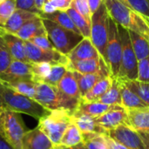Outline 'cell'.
I'll list each match as a JSON object with an SVG mask.
<instances>
[{
	"label": "cell",
	"mask_w": 149,
	"mask_h": 149,
	"mask_svg": "<svg viewBox=\"0 0 149 149\" xmlns=\"http://www.w3.org/2000/svg\"><path fill=\"white\" fill-rule=\"evenodd\" d=\"M109 17L120 26L137 32L149 41V21L118 0H103Z\"/></svg>",
	"instance_id": "obj_1"
},
{
	"label": "cell",
	"mask_w": 149,
	"mask_h": 149,
	"mask_svg": "<svg viewBox=\"0 0 149 149\" xmlns=\"http://www.w3.org/2000/svg\"><path fill=\"white\" fill-rule=\"evenodd\" d=\"M0 104L10 110L31 116L38 120L46 116L51 111L33 99L22 95L0 83Z\"/></svg>",
	"instance_id": "obj_2"
},
{
	"label": "cell",
	"mask_w": 149,
	"mask_h": 149,
	"mask_svg": "<svg viewBox=\"0 0 149 149\" xmlns=\"http://www.w3.org/2000/svg\"><path fill=\"white\" fill-rule=\"evenodd\" d=\"M34 100L49 111L64 110L71 114L76 111L80 101L64 94L57 86L45 82H37V92Z\"/></svg>",
	"instance_id": "obj_3"
},
{
	"label": "cell",
	"mask_w": 149,
	"mask_h": 149,
	"mask_svg": "<svg viewBox=\"0 0 149 149\" xmlns=\"http://www.w3.org/2000/svg\"><path fill=\"white\" fill-rule=\"evenodd\" d=\"M27 132L19 113L4 107L0 108V134L14 149H21L23 138Z\"/></svg>",
	"instance_id": "obj_4"
},
{
	"label": "cell",
	"mask_w": 149,
	"mask_h": 149,
	"mask_svg": "<svg viewBox=\"0 0 149 149\" xmlns=\"http://www.w3.org/2000/svg\"><path fill=\"white\" fill-rule=\"evenodd\" d=\"M42 19L52 44L58 52L65 56H67L84 38L79 33L62 27L51 20Z\"/></svg>",
	"instance_id": "obj_5"
},
{
	"label": "cell",
	"mask_w": 149,
	"mask_h": 149,
	"mask_svg": "<svg viewBox=\"0 0 149 149\" xmlns=\"http://www.w3.org/2000/svg\"><path fill=\"white\" fill-rule=\"evenodd\" d=\"M71 123L72 114L64 110H53L38 120V127L51 140L54 146H58Z\"/></svg>",
	"instance_id": "obj_6"
},
{
	"label": "cell",
	"mask_w": 149,
	"mask_h": 149,
	"mask_svg": "<svg viewBox=\"0 0 149 149\" xmlns=\"http://www.w3.org/2000/svg\"><path fill=\"white\" fill-rule=\"evenodd\" d=\"M109 14L104 3L99 9L92 15L91 19V37L90 39L100 57L107 64V45L108 39V26H109Z\"/></svg>",
	"instance_id": "obj_7"
},
{
	"label": "cell",
	"mask_w": 149,
	"mask_h": 149,
	"mask_svg": "<svg viewBox=\"0 0 149 149\" xmlns=\"http://www.w3.org/2000/svg\"><path fill=\"white\" fill-rule=\"evenodd\" d=\"M121 46L122 58L118 79L121 80H137L138 79V59L134 51L128 31L118 25Z\"/></svg>",
	"instance_id": "obj_8"
},
{
	"label": "cell",
	"mask_w": 149,
	"mask_h": 149,
	"mask_svg": "<svg viewBox=\"0 0 149 149\" xmlns=\"http://www.w3.org/2000/svg\"><path fill=\"white\" fill-rule=\"evenodd\" d=\"M106 54H107V65L110 69L111 75L113 78H117L121 65L122 46H121L118 24L111 17L109 19L108 39H107Z\"/></svg>",
	"instance_id": "obj_9"
},
{
	"label": "cell",
	"mask_w": 149,
	"mask_h": 149,
	"mask_svg": "<svg viewBox=\"0 0 149 149\" xmlns=\"http://www.w3.org/2000/svg\"><path fill=\"white\" fill-rule=\"evenodd\" d=\"M25 54L29 63L47 62L52 65L59 64L67 67L69 59L67 56L60 53L57 50H45L33 45L30 41H25Z\"/></svg>",
	"instance_id": "obj_10"
},
{
	"label": "cell",
	"mask_w": 149,
	"mask_h": 149,
	"mask_svg": "<svg viewBox=\"0 0 149 149\" xmlns=\"http://www.w3.org/2000/svg\"><path fill=\"white\" fill-rule=\"evenodd\" d=\"M107 135L127 149H147L139 132L130 126H119L109 130Z\"/></svg>",
	"instance_id": "obj_11"
},
{
	"label": "cell",
	"mask_w": 149,
	"mask_h": 149,
	"mask_svg": "<svg viewBox=\"0 0 149 149\" xmlns=\"http://www.w3.org/2000/svg\"><path fill=\"white\" fill-rule=\"evenodd\" d=\"M95 120L107 132L119 126H129L127 111L121 105L111 106V108L107 112L96 117Z\"/></svg>",
	"instance_id": "obj_12"
},
{
	"label": "cell",
	"mask_w": 149,
	"mask_h": 149,
	"mask_svg": "<svg viewBox=\"0 0 149 149\" xmlns=\"http://www.w3.org/2000/svg\"><path fill=\"white\" fill-rule=\"evenodd\" d=\"M18 80L34 81L31 64L12 59L9 67L0 73V83H10Z\"/></svg>",
	"instance_id": "obj_13"
},
{
	"label": "cell",
	"mask_w": 149,
	"mask_h": 149,
	"mask_svg": "<svg viewBox=\"0 0 149 149\" xmlns=\"http://www.w3.org/2000/svg\"><path fill=\"white\" fill-rule=\"evenodd\" d=\"M53 147L51 140L37 127L25 133L21 149H52Z\"/></svg>",
	"instance_id": "obj_14"
},
{
	"label": "cell",
	"mask_w": 149,
	"mask_h": 149,
	"mask_svg": "<svg viewBox=\"0 0 149 149\" xmlns=\"http://www.w3.org/2000/svg\"><path fill=\"white\" fill-rule=\"evenodd\" d=\"M67 69L82 74L95 73L103 70H110L101 57L98 58H90L79 61H69Z\"/></svg>",
	"instance_id": "obj_15"
},
{
	"label": "cell",
	"mask_w": 149,
	"mask_h": 149,
	"mask_svg": "<svg viewBox=\"0 0 149 149\" xmlns=\"http://www.w3.org/2000/svg\"><path fill=\"white\" fill-rule=\"evenodd\" d=\"M1 32L8 46L12 59L29 63L25 54V46H24L25 41H24L22 38L17 37L16 34H12L6 31L2 26H1Z\"/></svg>",
	"instance_id": "obj_16"
},
{
	"label": "cell",
	"mask_w": 149,
	"mask_h": 149,
	"mask_svg": "<svg viewBox=\"0 0 149 149\" xmlns=\"http://www.w3.org/2000/svg\"><path fill=\"white\" fill-rule=\"evenodd\" d=\"M100 55L90 38H84L74 49L67 55L69 61H79L90 58H98Z\"/></svg>",
	"instance_id": "obj_17"
},
{
	"label": "cell",
	"mask_w": 149,
	"mask_h": 149,
	"mask_svg": "<svg viewBox=\"0 0 149 149\" xmlns=\"http://www.w3.org/2000/svg\"><path fill=\"white\" fill-rule=\"evenodd\" d=\"M72 72H73L76 80L78 82L79 89L81 94V99L94 86V85L97 82H99L104 78L112 76L110 70H103L95 73H89V74H82L73 71Z\"/></svg>",
	"instance_id": "obj_18"
},
{
	"label": "cell",
	"mask_w": 149,
	"mask_h": 149,
	"mask_svg": "<svg viewBox=\"0 0 149 149\" xmlns=\"http://www.w3.org/2000/svg\"><path fill=\"white\" fill-rule=\"evenodd\" d=\"M39 14L23 10V9H17L14 11V13L11 15V17L9 18L7 23L2 26L6 31L12 33V34H17V32L20 30V28L28 21L38 17Z\"/></svg>",
	"instance_id": "obj_19"
},
{
	"label": "cell",
	"mask_w": 149,
	"mask_h": 149,
	"mask_svg": "<svg viewBox=\"0 0 149 149\" xmlns=\"http://www.w3.org/2000/svg\"><path fill=\"white\" fill-rule=\"evenodd\" d=\"M46 33L47 32L45 28L43 19L38 16L25 23L16 35L22 38L24 41H29L35 37L41 36Z\"/></svg>",
	"instance_id": "obj_20"
},
{
	"label": "cell",
	"mask_w": 149,
	"mask_h": 149,
	"mask_svg": "<svg viewBox=\"0 0 149 149\" xmlns=\"http://www.w3.org/2000/svg\"><path fill=\"white\" fill-rule=\"evenodd\" d=\"M127 111L130 127L137 132L149 133V107Z\"/></svg>",
	"instance_id": "obj_21"
},
{
	"label": "cell",
	"mask_w": 149,
	"mask_h": 149,
	"mask_svg": "<svg viewBox=\"0 0 149 149\" xmlns=\"http://www.w3.org/2000/svg\"><path fill=\"white\" fill-rule=\"evenodd\" d=\"M110 108H111V106L106 105L98 101L87 102V101H84L80 100L76 111L72 115H86V116H90L93 118H96L104 114Z\"/></svg>",
	"instance_id": "obj_22"
},
{
	"label": "cell",
	"mask_w": 149,
	"mask_h": 149,
	"mask_svg": "<svg viewBox=\"0 0 149 149\" xmlns=\"http://www.w3.org/2000/svg\"><path fill=\"white\" fill-rule=\"evenodd\" d=\"M57 87L64 94L79 100H81V94L79 89L78 82L72 71L67 70L64 77L58 82Z\"/></svg>",
	"instance_id": "obj_23"
},
{
	"label": "cell",
	"mask_w": 149,
	"mask_h": 149,
	"mask_svg": "<svg viewBox=\"0 0 149 149\" xmlns=\"http://www.w3.org/2000/svg\"><path fill=\"white\" fill-rule=\"evenodd\" d=\"M72 122L78 127L82 134L96 133L100 134H107V131L97 123L95 118L86 115H72Z\"/></svg>",
	"instance_id": "obj_24"
},
{
	"label": "cell",
	"mask_w": 149,
	"mask_h": 149,
	"mask_svg": "<svg viewBox=\"0 0 149 149\" xmlns=\"http://www.w3.org/2000/svg\"><path fill=\"white\" fill-rule=\"evenodd\" d=\"M120 93H121V106L125 107L126 110L144 109L149 107L134 93H133L130 89H128L122 81L120 86Z\"/></svg>",
	"instance_id": "obj_25"
},
{
	"label": "cell",
	"mask_w": 149,
	"mask_h": 149,
	"mask_svg": "<svg viewBox=\"0 0 149 149\" xmlns=\"http://www.w3.org/2000/svg\"><path fill=\"white\" fill-rule=\"evenodd\" d=\"M39 17L44 19L51 20L62 27H65L66 29H69L80 34V32L73 24L72 20L71 19L70 16L68 15V13L65 10H55L52 13H39Z\"/></svg>",
	"instance_id": "obj_26"
},
{
	"label": "cell",
	"mask_w": 149,
	"mask_h": 149,
	"mask_svg": "<svg viewBox=\"0 0 149 149\" xmlns=\"http://www.w3.org/2000/svg\"><path fill=\"white\" fill-rule=\"evenodd\" d=\"M113 81V77L109 76L107 78L102 79L99 82H97L94 86L84 96L82 97V100L87 102H94L98 101L100 98H101L111 87Z\"/></svg>",
	"instance_id": "obj_27"
},
{
	"label": "cell",
	"mask_w": 149,
	"mask_h": 149,
	"mask_svg": "<svg viewBox=\"0 0 149 149\" xmlns=\"http://www.w3.org/2000/svg\"><path fill=\"white\" fill-rule=\"evenodd\" d=\"M128 31V30H127ZM132 45L138 61L149 57V41L135 31H128Z\"/></svg>",
	"instance_id": "obj_28"
},
{
	"label": "cell",
	"mask_w": 149,
	"mask_h": 149,
	"mask_svg": "<svg viewBox=\"0 0 149 149\" xmlns=\"http://www.w3.org/2000/svg\"><path fill=\"white\" fill-rule=\"evenodd\" d=\"M121 81L118 78L113 77L112 86L108 91L98 100V102L113 106V105H121V93H120Z\"/></svg>",
	"instance_id": "obj_29"
},
{
	"label": "cell",
	"mask_w": 149,
	"mask_h": 149,
	"mask_svg": "<svg viewBox=\"0 0 149 149\" xmlns=\"http://www.w3.org/2000/svg\"><path fill=\"white\" fill-rule=\"evenodd\" d=\"M10 89L34 100L37 92V82L31 80H18L10 83H1Z\"/></svg>",
	"instance_id": "obj_30"
},
{
	"label": "cell",
	"mask_w": 149,
	"mask_h": 149,
	"mask_svg": "<svg viewBox=\"0 0 149 149\" xmlns=\"http://www.w3.org/2000/svg\"><path fill=\"white\" fill-rule=\"evenodd\" d=\"M81 142H83L82 133L78 128V127L73 122H72L65 130L61 139L60 145L64 147H73Z\"/></svg>",
	"instance_id": "obj_31"
},
{
	"label": "cell",
	"mask_w": 149,
	"mask_h": 149,
	"mask_svg": "<svg viewBox=\"0 0 149 149\" xmlns=\"http://www.w3.org/2000/svg\"><path fill=\"white\" fill-rule=\"evenodd\" d=\"M121 80V79H120ZM124 85L134 93L147 106L149 107V83L139 80H121Z\"/></svg>",
	"instance_id": "obj_32"
},
{
	"label": "cell",
	"mask_w": 149,
	"mask_h": 149,
	"mask_svg": "<svg viewBox=\"0 0 149 149\" xmlns=\"http://www.w3.org/2000/svg\"><path fill=\"white\" fill-rule=\"evenodd\" d=\"M66 12L70 16L71 19L72 20L73 24H75V26L77 27V29L79 30L80 34L84 38H90V37H91V24L86 20V18L81 14H79L75 9H73L72 7H70L66 10Z\"/></svg>",
	"instance_id": "obj_33"
},
{
	"label": "cell",
	"mask_w": 149,
	"mask_h": 149,
	"mask_svg": "<svg viewBox=\"0 0 149 149\" xmlns=\"http://www.w3.org/2000/svg\"><path fill=\"white\" fill-rule=\"evenodd\" d=\"M106 135L96 133H84L82 134L83 143L86 149H108Z\"/></svg>",
	"instance_id": "obj_34"
},
{
	"label": "cell",
	"mask_w": 149,
	"mask_h": 149,
	"mask_svg": "<svg viewBox=\"0 0 149 149\" xmlns=\"http://www.w3.org/2000/svg\"><path fill=\"white\" fill-rule=\"evenodd\" d=\"M131 10L143 16L149 21V1L148 0H118Z\"/></svg>",
	"instance_id": "obj_35"
},
{
	"label": "cell",
	"mask_w": 149,
	"mask_h": 149,
	"mask_svg": "<svg viewBox=\"0 0 149 149\" xmlns=\"http://www.w3.org/2000/svg\"><path fill=\"white\" fill-rule=\"evenodd\" d=\"M72 0H45L40 13H52L55 10L66 11L72 5Z\"/></svg>",
	"instance_id": "obj_36"
},
{
	"label": "cell",
	"mask_w": 149,
	"mask_h": 149,
	"mask_svg": "<svg viewBox=\"0 0 149 149\" xmlns=\"http://www.w3.org/2000/svg\"><path fill=\"white\" fill-rule=\"evenodd\" d=\"M67 67L64 65H59V64H54L52 66L51 72L49 75L45 79L43 82L47 83L49 85L57 86L58 82L61 80V79L64 77L65 72H67Z\"/></svg>",
	"instance_id": "obj_37"
},
{
	"label": "cell",
	"mask_w": 149,
	"mask_h": 149,
	"mask_svg": "<svg viewBox=\"0 0 149 149\" xmlns=\"http://www.w3.org/2000/svg\"><path fill=\"white\" fill-rule=\"evenodd\" d=\"M17 10L16 0L0 1V26H3Z\"/></svg>",
	"instance_id": "obj_38"
},
{
	"label": "cell",
	"mask_w": 149,
	"mask_h": 149,
	"mask_svg": "<svg viewBox=\"0 0 149 149\" xmlns=\"http://www.w3.org/2000/svg\"><path fill=\"white\" fill-rule=\"evenodd\" d=\"M33 73V79L35 82H43L49 75L52 64L47 62L42 63H31Z\"/></svg>",
	"instance_id": "obj_39"
},
{
	"label": "cell",
	"mask_w": 149,
	"mask_h": 149,
	"mask_svg": "<svg viewBox=\"0 0 149 149\" xmlns=\"http://www.w3.org/2000/svg\"><path fill=\"white\" fill-rule=\"evenodd\" d=\"M12 61L11 55L8 49V46L2 36L0 26V73L4 72Z\"/></svg>",
	"instance_id": "obj_40"
},
{
	"label": "cell",
	"mask_w": 149,
	"mask_h": 149,
	"mask_svg": "<svg viewBox=\"0 0 149 149\" xmlns=\"http://www.w3.org/2000/svg\"><path fill=\"white\" fill-rule=\"evenodd\" d=\"M71 7L75 9L79 14H81L86 18V20L91 24L92 12L90 10L87 0H72Z\"/></svg>",
	"instance_id": "obj_41"
},
{
	"label": "cell",
	"mask_w": 149,
	"mask_h": 149,
	"mask_svg": "<svg viewBox=\"0 0 149 149\" xmlns=\"http://www.w3.org/2000/svg\"><path fill=\"white\" fill-rule=\"evenodd\" d=\"M137 80L149 83V57L139 61Z\"/></svg>",
	"instance_id": "obj_42"
},
{
	"label": "cell",
	"mask_w": 149,
	"mask_h": 149,
	"mask_svg": "<svg viewBox=\"0 0 149 149\" xmlns=\"http://www.w3.org/2000/svg\"><path fill=\"white\" fill-rule=\"evenodd\" d=\"M29 41L31 42L36 46L42 48V49H45V50H56L55 47L53 46V45L52 44L47 33L41 35V36L35 37V38L30 39Z\"/></svg>",
	"instance_id": "obj_43"
},
{
	"label": "cell",
	"mask_w": 149,
	"mask_h": 149,
	"mask_svg": "<svg viewBox=\"0 0 149 149\" xmlns=\"http://www.w3.org/2000/svg\"><path fill=\"white\" fill-rule=\"evenodd\" d=\"M16 2L17 9H23L39 14V12L35 8V0H16Z\"/></svg>",
	"instance_id": "obj_44"
},
{
	"label": "cell",
	"mask_w": 149,
	"mask_h": 149,
	"mask_svg": "<svg viewBox=\"0 0 149 149\" xmlns=\"http://www.w3.org/2000/svg\"><path fill=\"white\" fill-rule=\"evenodd\" d=\"M106 140H107V142L108 145V149H127L123 145H121V144L118 143L117 141H115L114 140H113L107 134L106 135Z\"/></svg>",
	"instance_id": "obj_45"
},
{
	"label": "cell",
	"mask_w": 149,
	"mask_h": 149,
	"mask_svg": "<svg viewBox=\"0 0 149 149\" xmlns=\"http://www.w3.org/2000/svg\"><path fill=\"white\" fill-rule=\"evenodd\" d=\"M89 7H90V10L92 12V15L99 9V7L101 5V3H103V0H87Z\"/></svg>",
	"instance_id": "obj_46"
},
{
	"label": "cell",
	"mask_w": 149,
	"mask_h": 149,
	"mask_svg": "<svg viewBox=\"0 0 149 149\" xmlns=\"http://www.w3.org/2000/svg\"><path fill=\"white\" fill-rule=\"evenodd\" d=\"M143 142L146 145L147 149H149V133H144V132H139Z\"/></svg>",
	"instance_id": "obj_47"
},
{
	"label": "cell",
	"mask_w": 149,
	"mask_h": 149,
	"mask_svg": "<svg viewBox=\"0 0 149 149\" xmlns=\"http://www.w3.org/2000/svg\"><path fill=\"white\" fill-rule=\"evenodd\" d=\"M0 149H14L10 144L6 142V141L0 134Z\"/></svg>",
	"instance_id": "obj_48"
},
{
	"label": "cell",
	"mask_w": 149,
	"mask_h": 149,
	"mask_svg": "<svg viewBox=\"0 0 149 149\" xmlns=\"http://www.w3.org/2000/svg\"><path fill=\"white\" fill-rule=\"evenodd\" d=\"M61 147H62V149H86L83 142H81L76 146H73V147H64V146H61Z\"/></svg>",
	"instance_id": "obj_49"
},
{
	"label": "cell",
	"mask_w": 149,
	"mask_h": 149,
	"mask_svg": "<svg viewBox=\"0 0 149 149\" xmlns=\"http://www.w3.org/2000/svg\"><path fill=\"white\" fill-rule=\"evenodd\" d=\"M52 149H62V147H61V145H58V146H54Z\"/></svg>",
	"instance_id": "obj_50"
},
{
	"label": "cell",
	"mask_w": 149,
	"mask_h": 149,
	"mask_svg": "<svg viewBox=\"0 0 149 149\" xmlns=\"http://www.w3.org/2000/svg\"><path fill=\"white\" fill-rule=\"evenodd\" d=\"M1 107H2V106H1V104H0V108H1Z\"/></svg>",
	"instance_id": "obj_51"
},
{
	"label": "cell",
	"mask_w": 149,
	"mask_h": 149,
	"mask_svg": "<svg viewBox=\"0 0 149 149\" xmlns=\"http://www.w3.org/2000/svg\"><path fill=\"white\" fill-rule=\"evenodd\" d=\"M0 1H1V0H0Z\"/></svg>",
	"instance_id": "obj_52"
},
{
	"label": "cell",
	"mask_w": 149,
	"mask_h": 149,
	"mask_svg": "<svg viewBox=\"0 0 149 149\" xmlns=\"http://www.w3.org/2000/svg\"><path fill=\"white\" fill-rule=\"evenodd\" d=\"M148 1H149V0H148Z\"/></svg>",
	"instance_id": "obj_53"
}]
</instances>
